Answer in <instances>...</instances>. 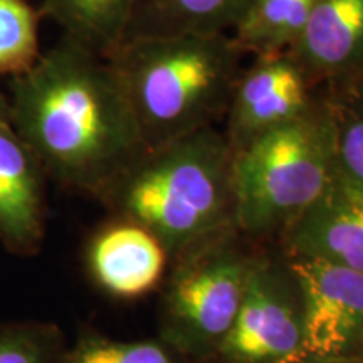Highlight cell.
<instances>
[{
  "label": "cell",
  "instance_id": "2e32d148",
  "mask_svg": "<svg viewBox=\"0 0 363 363\" xmlns=\"http://www.w3.org/2000/svg\"><path fill=\"white\" fill-rule=\"evenodd\" d=\"M323 88L333 116L338 169L363 189V79Z\"/></svg>",
  "mask_w": 363,
  "mask_h": 363
},
{
  "label": "cell",
  "instance_id": "44dd1931",
  "mask_svg": "<svg viewBox=\"0 0 363 363\" xmlns=\"http://www.w3.org/2000/svg\"><path fill=\"white\" fill-rule=\"evenodd\" d=\"M298 363H363V360H340V358H315L306 357L305 360Z\"/></svg>",
  "mask_w": 363,
  "mask_h": 363
},
{
  "label": "cell",
  "instance_id": "ba28073f",
  "mask_svg": "<svg viewBox=\"0 0 363 363\" xmlns=\"http://www.w3.org/2000/svg\"><path fill=\"white\" fill-rule=\"evenodd\" d=\"M320 91L289 52L254 57L251 66L240 69L224 116L222 131L233 152L305 115Z\"/></svg>",
  "mask_w": 363,
  "mask_h": 363
},
{
  "label": "cell",
  "instance_id": "8992f818",
  "mask_svg": "<svg viewBox=\"0 0 363 363\" xmlns=\"http://www.w3.org/2000/svg\"><path fill=\"white\" fill-rule=\"evenodd\" d=\"M217 357L225 363L305 360L301 305L286 264L252 256L238 316Z\"/></svg>",
  "mask_w": 363,
  "mask_h": 363
},
{
  "label": "cell",
  "instance_id": "277c9868",
  "mask_svg": "<svg viewBox=\"0 0 363 363\" xmlns=\"http://www.w3.org/2000/svg\"><path fill=\"white\" fill-rule=\"evenodd\" d=\"M338 172L335 125L325 88L305 115L235 150L234 224L251 238L281 235Z\"/></svg>",
  "mask_w": 363,
  "mask_h": 363
},
{
  "label": "cell",
  "instance_id": "4fadbf2b",
  "mask_svg": "<svg viewBox=\"0 0 363 363\" xmlns=\"http://www.w3.org/2000/svg\"><path fill=\"white\" fill-rule=\"evenodd\" d=\"M252 0H136L125 39L230 34Z\"/></svg>",
  "mask_w": 363,
  "mask_h": 363
},
{
  "label": "cell",
  "instance_id": "6da1fadb",
  "mask_svg": "<svg viewBox=\"0 0 363 363\" xmlns=\"http://www.w3.org/2000/svg\"><path fill=\"white\" fill-rule=\"evenodd\" d=\"M9 101L48 179L98 201L148 150L111 62L66 38L13 76Z\"/></svg>",
  "mask_w": 363,
  "mask_h": 363
},
{
  "label": "cell",
  "instance_id": "8fae6325",
  "mask_svg": "<svg viewBox=\"0 0 363 363\" xmlns=\"http://www.w3.org/2000/svg\"><path fill=\"white\" fill-rule=\"evenodd\" d=\"M288 52L316 88L363 79V0H316Z\"/></svg>",
  "mask_w": 363,
  "mask_h": 363
},
{
  "label": "cell",
  "instance_id": "ffe728a7",
  "mask_svg": "<svg viewBox=\"0 0 363 363\" xmlns=\"http://www.w3.org/2000/svg\"><path fill=\"white\" fill-rule=\"evenodd\" d=\"M12 121V111H11V101L6 94L0 93V126L11 125Z\"/></svg>",
  "mask_w": 363,
  "mask_h": 363
},
{
  "label": "cell",
  "instance_id": "ac0fdd59",
  "mask_svg": "<svg viewBox=\"0 0 363 363\" xmlns=\"http://www.w3.org/2000/svg\"><path fill=\"white\" fill-rule=\"evenodd\" d=\"M38 12L26 0H0V72L21 76L39 52Z\"/></svg>",
  "mask_w": 363,
  "mask_h": 363
},
{
  "label": "cell",
  "instance_id": "5bb4252c",
  "mask_svg": "<svg viewBox=\"0 0 363 363\" xmlns=\"http://www.w3.org/2000/svg\"><path fill=\"white\" fill-rule=\"evenodd\" d=\"M136 0H43L44 16L62 38L108 59L123 43Z\"/></svg>",
  "mask_w": 363,
  "mask_h": 363
},
{
  "label": "cell",
  "instance_id": "52a82bcc",
  "mask_svg": "<svg viewBox=\"0 0 363 363\" xmlns=\"http://www.w3.org/2000/svg\"><path fill=\"white\" fill-rule=\"evenodd\" d=\"M296 284L306 357L363 360V274L315 257L286 256Z\"/></svg>",
  "mask_w": 363,
  "mask_h": 363
},
{
  "label": "cell",
  "instance_id": "d6986e66",
  "mask_svg": "<svg viewBox=\"0 0 363 363\" xmlns=\"http://www.w3.org/2000/svg\"><path fill=\"white\" fill-rule=\"evenodd\" d=\"M67 345L48 321L0 323V363H61Z\"/></svg>",
  "mask_w": 363,
  "mask_h": 363
},
{
  "label": "cell",
  "instance_id": "7a4b0ae2",
  "mask_svg": "<svg viewBox=\"0 0 363 363\" xmlns=\"http://www.w3.org/2000/svg\"><path fill=\"white\" fill-rule=\"evenodd\" d=\"M234 152L217 126L148 148L103 203L118 219L145 227L177 257L233 229Z\"/></svg>",
  "mask_w": 363,
  "mask_h": 363
},
{
  "label": "cell",
  "instance_id": "7c38bea8",
  "mask_svg": "<svg viewBox=\"0 0 363 363\" xmlns=\"http://www.w3.org/2000/svg\"><path fill=\"white\" fill-rule=\"evenodd\" d=\"M169 252L145 227L118 219L99 229L88 247L93 279L108 294L140 298L160 283Z\"/></svg>",
  "mask_w": 363,
  "mask_h": 363
},
{
  "label": "cell",
  "instance_id": "9a60e30c",
  "mask_svg": "<svg viewBox=\"0 0 363 363\" xmlns=\"http://www.w3.org/2000/svg\"><path fill=\"white\" fill-rule=\"evenodd\" d=\"M316 0H252L230 38L242 54L288 52L303 34Z\"/></svg>",
  "mask_w": 363,
  "mask_h": 363
},
{
  "label": "cell",
  "instance_id": "e0dca14e",
  "mask_svg": "<svg viewBox=\"0 0 363 363\" xmlns=\"http://www.w3.org/2000/svg\"><path fill=\"white\" fill-rule=\"evenodd\" d=\"M61 363H192V360L160 337L125 342L88 331L79 335L72 347L66 348Z\"/></svg>",
  "mask_w": 363,
  "mask_h": 363
},
{
  "label": "cell",
  "instance_id": "3957f363",
  "mask_svg": "<svg viewBox=\"0 0 363 363\" xmlns=\"http://www.w3.org/2000/svg\"><path fill=\"white\" fill-rule=\"evenodd\" d=\"M244 54L230 34L135 38L108 57L147 148L222 121Z\"/></svg>",
  "mask_w": 363,
  "mask_h": 363
},
{
  "label": "cell",
  "instance_id": "30bf717a",
  "mask_svg": "<svg viewBox=\"0 0 363 363\" xmlns=\"http://www.w3.org/2000/svg\"><path fill=\"white\" fill-rule=\"evenodd\" d=\"M45 170L12 125L0 126V242L34 256L45 235Z\"/></svg>",
  "mask_w": 363,
  "mask_h": 363
},
{
  "label": "cell",
  "instance_id": "9c48e42d",
  "mask_svg": "<svg viewBox=\"0 0 363 363\" xmlns=\"http://www.w3.org/2000/svg\"><path fill=\"white\" fill-rule=\"evenodd\" d=\"M286 256L315 257L363 274V189L342 172L283 234Z\"/></svg>",
  "mask_w": 363,
  "mask_h": 363
},
{
  "label": "cell",
  "instance_id": "5b68a950",
  "mask_svg": "<svg viewBox=\"0 0 363 363\" xmlns=\"http://www.w3.org/2000/svg\"><path fill=\"white\" fill-rule=\"evenodd\" d=\"M239 235L233 227L182 252L167 281L160 338L192 362L217 357L238 316L252 262Z\"/></svg>",
  "mask_w": 363,
  "mask_h": 363
}]
</instances>
